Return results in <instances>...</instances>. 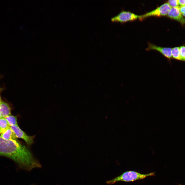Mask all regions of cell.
Here are the masks:
<instances>
[{
    "mask_svg": "<svg viewBox=\"0 0 185 185\" xmlns=\"http://www.w3.org/2000/svg\"><path fill=\"white\" fill-rule=\"evenodd\" d=\"M183 16L185 18V13L182 14Z\"/></svg>",
    "mask_w": 185,
    "mask_h": 185,
    "instance_id": "cell-16",
    "label": "cell"
},
{
    "mask_svg": "<svg viewBox=\"0 0 185 185\" xmlns=\"http://www.w3.org/2000/svg\"><path fill=\"white\" fill-rule=\"evenodd\" d=\"M179 49L182 61H185V46H180L179 47Z\"/></svg>",
    "mask_w": 185,
    "mask_h": 185,
    "instance_id": "cell-14",
    "label": "cell"
},
{
    "mask_svg": "<svg viewBox=\"0 0 185 185\" xmlns=\"http://www.w3.org/2000/svg\"><path fill=\"white\" fill-rule=\"evenodd\" d=\"M171 7L168 3H164L156 9L144 14L140 15L139 19L142 20L151 16H161L167 15Z\"/></svg>",
    "mask_w": 185,
    "mask_h": 185,
    "instance_id": "cell-3",
    "label": "cell"
},
{
    "mask_svg": "<svg viewBox=\"0 0 185 185\" xmlns=\"http://www.w3.org/2000/svg\"><path fill=\"white\" fill-rule=\"evenodd\" d=\"M0 155L12 159L20 167L27 171L41 167L26 146L16 140H6L1 136Z\"/></svg>",
    "mask_w": 185,
    "mask_h": 185,
    "instance_id": "cell-1",
    "label": "cell"
},
{
    "mask_svg": "<svg viewBox=\"0 0 185 185\" xmlns=\"http://www.w3.org/2000/svg\"><path fill=\"white\" fill-rule=\"evenodd\" d=\"M2 102L1 98V97L0 96V103H1V102Z\"/></svg>",
    "mask_w": 185,
    "mask_h": 185,
    "instance_id": "cell-17",
    "label": "cell"
},
{
    "mask_svg": "<svg viewBox=\"0 0 185 185\" xmlns=\"http://www.w3.org/2000/svg\"><path fill=\"white\" fill-rule=\"evenodd\" d=\"M178 2L181 6H185V0H179Z\"/></svg>",
    "mask_w": 185,
    "mask_h": 185,
    "instance_id": "cell-15",
    "label": "cell"
},
{
    "mask_svg": "<svg viewBox=\"0 0 185 185\" xmlns=\"http://www.w3.org/2000/svg\"><path fill=\"white\" fill-rule=\"evenodd\" d=\"M171 55L172 58L177 60L182 61L181 57L179 47H175L172 48Z\"/></svg>",
    "mask_w": 185,
    "mask_h": 185,
    "instance_id": "cell-11",
    "label": "cell"
},
{
    "mask_svg": "<svg viewBox=\"0 0 185 185\" xmlns=\"http://www.w3.org/2000/svg\"><path fill=\"white\" fill-rule=\"evenodd\" d=\"M167 3L171 8L179 7L178 0H169Z\"/></svg>",
    "mask_w": 185,
    "mask_h": 185,
    "instance_id": "cell-13",
    "label": "cell"
},
{
    "mask_svg": "<svg viewBox=\"0 0 185 185\" xmlns=\"http://www.w3.org/2000/svg\"><path fill=\"white\" fill-rule=\"evenodd\" d=\"M140 16L130 12L123 11L112 17L111 20L113 22L125 23L139 19Z\"/></svg>",
    "mask_w": 185,
    "mask_h": 185,
    "instance_id": "cell-4",
    "label": "cell"
},
{
    "mask_svg": "<svg viewBox=\"0 0 185 185\" xmlns=\"http://www.w3.org/2000/svg\"><path fill=\"white\" fill-rule=\"evenodd\" d=\"M179 185H182V184H179Z\"/></svg>",
    "mask_w": 185,
    "mask_h": 185,
    "instance_id": "cell-19",
    "label": "cell"
},
{
    "mask_svg": "<svg viewBox=\"0 0 185 185\" xmlns=\"http://www.w3.org/2000/svg\"><path fill=\"white\" fill-rule=\"evenodd\" d=\"M167 15L169 18L176 20L182 24L185 23V18L181 12L179 7L171 8Z\"/></svg>",
    "mask_w": 185,
    "mask_h": 185,
    "instance_id": "cell-7",
    "label": "cell"
},
{
    "mask_svg": "<svg viewBox=\"0 0 185 185\" xmlns=\"http://www.w3.org/2000/svg\"><path fill=\"white\" fill-rule=\"evenodd\" d=\"M0 113L2 117L5 118L11 115V109L7 103L2 101L0 103Z\"/></svg>",
    "mask_w": 185,
    "mask_h": 185,
    "instance_id": "cell-8",
    "label": "cell"
},
{
    "mask_svg": "<svg viewBox=\"0 0 185 185\" xmlns=\"http://www.w3.org/2000/svg\"><path fill=\"white\" fill-rule=\"evenodd\" d=\"M10 127L14 133L17 138L23 139L28 145H31L33 143L34 136L27 135L20 128L18 125L11 126Z\"/></svg>",
    "mask_w": 185,
    "mask_h": 185,
    "instance_id": "cell-5",
    "label": "cell"
},
{
    "mask_svg": "<svg viewBox=\"0 0 185 185\" xmlns=\"http://www.w3.org/2000/svg\"><path fill=\"white\" fill-rule=\"evenodd\" d=\"M155 174V173L154 172L143 174L135 171H127L124 172L120 175L107 181L106 183L110 185L113 184L120 181L133 182L137 180L143 179L147 177L154 176Z\"/></svg>",
    "mask_w": 185,
    "mask_h": 185,
    "instance_id": "cell-2",
    "label": "cell"
},
{
    "mask_svg": "<svg viewBox=\"0 0 185 185\" xmlns=\"http://www.w3.org/2000/svg\"><path fill=\"white\" fill-rule=\"evenodd\" d=\"M1 136L6 140H16L17 137L10 127L1 134Z\"/></svg>",
    "mask_w": 185,
    "mask_h": 185,
    "instance_id": "cell-9",
    "label": "cell"
},
{
    "mask_svg": "<svg viewBox=\"0 0 185 185\" xmlns=\"http://www.w3.org/2000/svg\"><path fill=\"white\" fill-rule=\"evenodd\" d=\"M148 47L146 49V50H156L159 52L169 59H170L172 58L171 55V48L161 47L149 43H148Z\"/></svg>",
    "mask_w": 185,
    "mask_h": 185,
    "instance_id": "cell-6",
    "label": "cell"
},
{
    "mask_svg": "<svg viewBox=\"0 0 185 185\" xmlns=\"http://www.w3.org/2000/svg\"><path fill=\"white\" fill-rule=\"evenodd\" d=\"M10 126L18 125L16 117L12 115H10L5 118Z\"/></svg>",
    "mask_w": 185,
    "mask_h": 185,
    "instance_id": "cell-12",
    "label": "cell"
},
{
    "mask_svg": "<svg viewBox=\"0 0 185 185\" xmlns=\"http://www.w3.org/2000/svg\"><path fill=\"white\" fill-rule=\"evenodd\" d=\"M2 117L1 116V114H0V119Z\"/></svg>",
    "mask_w": 185,
    "mask_h": 185,
    "instance_id": "cell-18",
    "label": "cell"
},
{
    "mask_svg": "<svg viewBox=\"0 0 185 185\" xmlns=\"http://www.w3.org/2000/svg\"></svg>",
    "mask_w": 185,
    "mask_h": 185,
    "instance_id": "cell-20",
    "label": "cell"
},
{
    "mask_svg": "<svg viewBox=\"0 0 185 185\" xmlns=\"http://www.w3.org/2000/svg\"><path fill=\"white\" fill-rule=\"evenodd\" d=\"M7 121L5 118L0 119V134H1L10 127Z\"/></svg>",
    "mask_w": 185,
    "mask_h": 185,
    "instance_id": "cell-10",
    "label": "cell"
}]
</instances>
